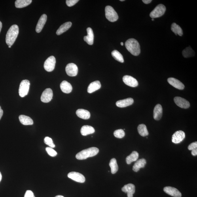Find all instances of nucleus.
Segmentation results:
<instances>
[{
	"mask_svg": "<svg viewBox=\"0 0 197 197\" xmlns=\"http://www.w3.org/2000/svg\"><path fill=\"white\" fill-rule=\"evenodd\" d=\"M19 32V27L16 25L10 27L6 35V42L8 46H12L15 42Z\"/></svg>",
	"mask_w": 197,
	"mask_h": 197,
	"instance_id": "nucleus-1",
	"label": "nucleus"
},
{
	"mask_svg": "<svg viewBox=\"0 0 197 197\" xmlns=\"http://www.w3.org/2000/svg\"><path fill=\"white\" fill-rule=\"evenodd\" d=\"M127 49L135 56L139 55L141 53L140 46L138 41L134 39H129L125 43Z\"/></svg>",
	"mask_w": 197,
	"mask_h": 197,
	"instance_id": "nucleus-2",
	"label": "nucleus"
},
{
	"mask_svg": "<svg viewBox=\"0 0 197 197\" xmlns=\"http://www.w3.org/2000/svg\"><path fill=\"white\" fill-rule=\"evenodd\" d=\"M99 152L98 148L91 147L82 150L76 154V157L78 160H83L97 155Z\"/></svg>",
	"mask_w": 197,
	"mask_h": 197,
	"instance_id": "nucleus-3",
	"label": "nucleus"
},
{
	"mask_svg": "<svg viewBox=\"0 0 197 197\" xmlns=\"http://www.w3.org/2000/svg\"><path fill=\"white\" fill-rule=\"evenodd\" d=\"M105 11L106 18L110 22H114L118 20V16L117 12L111 6H106Z\"/></svg>",
	"mask_w": 197,
	"mask_h": 197,
	"instance_id": "nucleus-4",
	"label": "nucleus"
},
{
	"mask_svg": "<svg viewBox=\"0 0 197 197\" xmlns=\"http://www.w3.org/2000/svg\"><path fill=\"white\" fill-rule=\"evenodd\" d=\"M166 10V6L162 4H159L150 12V17L154 19L160 17L165 14Z\"/></svg>",
	"mask_w": 197,
	"mask_h": 197,
	"instance_id": "nucleus-5",
	"label": "nucleus"
},
{
	"mask_svg": "<svg viewBox=\"0 0 197 197\" xmlns=\"http://www.w3.org/2000/svg\"><path fill=\"white\" fill-rule=\"evenodd\" d=\"M30 84L28 80H23L21 82L19 89V94L21 97H24L28 94Z\"/></svg>",
	"mask_w": 197,
	"mask_h": 197,
	"instance_id": "nucleus-6",
	"label": "nucleus"
},
{
	"mask_svg": "<svg viewBox=\"0 0 197 197\" xmlns=\"http://www.w3.org/2000/svg\"><path fill=\"white\" fill-rule=\"evenodd\" d=\"M56 63V59L54 56H51L46 59L44 64V69L49 72L52 71L55 68Z\"/></svg>",
	"mask_w": 197,
	"mask_h": 197,
	"instance_id": "nucleus-7",
	"label": "nucleus"
},
{
	"mask_svg": "<svg viewBox=\"0 0 197 197\" xmlns=\"http://www.w3.org/2000/svg\"><path fill=\"white\" fill-rule=\"evenodd\" d=\"M68 177L73 181L80 183H84L86 181L85 178L83 175L75 171L69 173L68 175Z\"/></svg>",
	"mask_w": 197,
	"mask_h": 197,
	"instance_id": "nucleus-8",
	"label": "nucleus"
},
{
	"mask_svg": "<svg viewBox=\"0 0 197 197\" xmlns=\"http://www.w3.org/2000/svg\"><path fill=\"white\" fill-rule=\"evenodd\" d=\"M65 71L69 76L73 77L77 75L78 68L77 66L75 63H69L65 68Z\"/></svg>",
	"mask_w": 197,
	"mask_h": 197,
	"instance_id": "nucleus-9",
	"label": "nucleus"
},
{
	"mask_svg": "<svg viewBox=\"0 0 197 197\" xmlns=\"http://www.w3.org/2000/svg\"><path fill=\"white\" fill-rule=\"evenodd\" d=\"M53 96L52 90L50 88H47L42 92L41 100L44 103H48L52 100Z\"/></svg>",
	"mask_w": 197,
	"mask_h": 197,
	"instance_id": "nucleus-10",
	"label": "nucleus"
},
{
	"mask_svg": "<svg viewBox=\"0 0 197 197\" xmlns=\"http://www.w3.org/2000/svg\"><path fill=\"white\" fill-rule=\"evenodd\" d=\"M123 81L125 84L129 86L135 87L138 86L137 80L132 76L125 75L123 77Z\"/></svg>",
	"mask_w": 197,
	"mask_h": 197,
	"instance_id": "nucleus-11",
	"label": "nucleus"
},
{
	"mask_svg": "<svg viewBox=\"0 0 197 197\" xmlns=\"http://www.w3.org/2000/svg\"><path fill=\"white\" fill-rule=\"evenodd\" d=\"M185 138V134L183 131H176L172 136V142L175 143H179L183 140Z\"/></svg>",
	"mask_w": 197,
	"mask_h": 197,
	"instance_id": "nucleus-12",
	"label": "nucleus"
},
{
	"mask_svg": "<svg viewBox=\"0 0 197 197\" xmlns=\"http://www.w3.org/2000/svg\"><path fill=\"white\" fill-rule=\"evenodd\" d=\"M174 100L175 103L180 107L187 109L190 107V103L189 101L182 97H176Z\"/></svg>",
	"mask_w": 197,
	"mask_h": 197,
	"instance_id": "nucleus-13",
	"label": "nucleus"
},
{
	"mask_svg": "<svg viewBox=\"0 0 197 197\" xmlns=\"http://www.w3.org/2000/svg\"><path fill=\"white\" fill-rule=\"evenodd\" d=\"M164 191L170 195L175 197H181L182 195L176 188L171 187H166L164 188Z\"/></svg>",
	"mask_w": 197,
	"mask_h": 197,
	"instance_id": "nucleus-14",
	"label": "nucleus"
},
{
	"mask_svg": "<svg viewBox=\"0 0 197 197\" xmlns=\"http://www.w3.org/2000/svg\"><path fill=\"white\" fill-rule=\"evenodd\" d=\"M169 83L175 88L179 90H183L185 86L184 84L179 80L173 77H170L168 79Z\"/></svg>",
	"mask_w": 197,
	"mask_h": 197,
	"instance_id": "nucleus-15",
	"label": "nucleus"
},
{
	"mask_svg": "<svg viewBox=\"0 0 197 197\" xmlns=\"http://www.w3.org/2000/svg\"><path fill=\"white\" fill-rule=\"evenodd\" d=\"M122 191L127 193L128 197H133V195L135 193V186L132 184H129L125 185L122 188Z\"/></svg>",
	"mask_w": 197,
	"mask_h": 197,
	"instance_id": "nucleus-16",
	"label": "nucleus"
},
{
	"mask_svg": "<svg viewBox=\"0 0 197 197\" xmlns=\"http://www.w3.org/2000/svg\"><path fill=\"white\" fill-rule=\"evenodd\" d=\"M87 35L85 36L84 40L88 45H92L94 43V35L92 29L90 27H88L87 29Z\"/></svg>",
	"mask_w": 197,
	"mask_h": 197,
	"instance_id": "nucleus-17",
	"label": "nucleus"
},
{
	"mask_svg": "<svg viewBox=\"0 0 197 197\" xmlns=\"http://www.w3.org/2000/svg\"><path fill=\"white\" fill-rule=\"evenodd\" d=\"M47 18V16L45 14L42 15L40 18L36 27L35 30L37 33H39L42 31L45 24Z\"/></svg>",
	"mask_w": 197,
	"mask_h": 197,
	"instance_id": "nucleus-18",
	"label": "nucleus"
},
{
	"mask_svg": "<svg viewBox=\"0 0 197 197\" xmlns=\"http://www.w3.org/2000/svg\"><path fill=\"white\" fill-rule=\"evenodd\" d=\"M134 100L132 98H128L123 100L118 101L116 102V106L119 107L124 108L132 105Z\"/></svg>",
	"mask_w": 197,
	"mask_h": 197,
	"instance_id": "nucleus-19",
	"label": "nucleus"
},
{
	"mask_svg": "<svg viewBox=\"0 0 197 197\" xmlns=\"http://www.w3.org/2000/svg\"><path fill=\"white\" fill-rule=\"evenodd\" d=\"M162 115V105L157 104L154 108L153 117L154 119L158 120L161 119Z\"/></svg>",
	"mask_w": 197,
	"mask_h": 197,
	"instance_id": "nucleus-20",
	"label": "nucleus"
},
{
	"mask_svg": "<svg viewBox=\"0 0 197 197\" xmlns=\"http://www.w3.org/2000/svg\"><path fill=\"white\" fill-rule=\"evenodd\" d=\"M60 87L62 92L66 94H69L73 90V87L71 84L65 80L61 82Z\"/></svg>",
	"mask_w": 197,
	"mask_h": 197,
	"instance_id": "nucleus-21",
	"label": "nucleus"
},
{
	"mask_svg": "<svg viewBox=\"0 0 197 197\" xmlns=\"http://www.w3.org/2000/svg\"><path fill=\"white\" fill-rule=\"evenodd\" d=\"M76 114L78 117L84 120H88L91 116L90 112L83 109H78L76 111Z\"/></svg>",
	"mask_w": 197,
	"mask_h": 197,
	"instance_id": "nucleus-22",
	"label": "nucleus"
},
{
	"mask_svg": "<svg viewBox=\"0 0 197 197\" xmlns=\"http://www.w3.org/2000/svg\"><path fill=\"white\" fill-rule=\"evenodd\" d=\"M101 85L99 81H95L91 82L88 86L87 89V91L89 93H92L101 88Z\"/></svg>",
	"mask_w": 197,
	"mask_h": 197,
	"instance_id": "nucleus-23",
	"label": "nucleus"
},
{
	"mask_svg": "<svg viewBox=\"0 0 197 197\" xmlns=\"http://www.w3.org/2000/svg\"><path fill=\"white\" fill-rule=\"evenodd\" d=\"M147 162L144 158L141 159L137 160L133 167V170L135 172H137L141 168H144Z\"/></svg>",
	"mask_w": 197,
	"mask_h": 197,
	"instance_id": "nucleus-24",
	"label": "nucleus"
},
{
	"mask_svg": "<svg viewBox=\"0 0 197 197\" xmlns=\"http://www.w3.org/2000/svg\"><path fill=\"white\" fill-rule=\"evenodd\" d=\"M95 132V129L91 126L84 125L82 126L80 130L82 135L86 136L90 134H93Z\"/></svg>",
	"mask_w": 197,
	"mask_h": 197,
	"instance_id": "nucleus-25",
	"label": "nucleus"
},
{
	"mask_svg": "<svg viewBox=\"0 0 197 197\" xmlns=\"http://www.w3.org/2000/svg\"><path fill=\"white\" fill-rule=\"evenodd\" d=\"M19 119L21 123L24 125H31L34 123L33 120L28 116L21 115L19 116Z\"/></svg>",
	"mask_w": 197,
	"mask_h": 197,
	"instance_id": "nucleus-26",
	"label": "nucleus"
},
{
	"mask_svg": "<svg viewBox=\"0 0 197 197\" xmlns=\"http://www.w3.org/2000/svg\"><path fill=\"white\" fill-rule=\"evenodd\" d=\"M72 23L71 22H67L61 25L56 31V34L60 35L70 28Z\"/></svg>",
	"mask_w": 197,
	"mask_h": 197,
	"instance_id": "nucleus-27",
	"label": "nucleus"
},
{
	"mask_svg": "<svg viewBox=\"0 0 197 197\" xmlns=\"http://www.w3.org/2000/svg\"><path fill=\"white\" fill-rule=\"evenodd\" d=\"M31 0H16L15 6L17 8H22L26 7L32 2Z\"/></svg>",
	"mask_w": 197,
	"mask_h": 197,
	"instance_id": "nucleus-28",
	"label": "nucleus"
},
{
	"mask_svg": "<svg viewBox=\"0 0 197 197\" xmlns=\"http://www.w3.org/2000/svg\"><path fill=\"white\" fill-rule=\"evenodd\" d=\"M139 157V154L136 151H133L126 158L127 164H130L131 162L136 161Z\"/></svg>",
	"mask_w": 197,
	"mask_h": 197,
	"instance_id": "nucleus-29",
	"label": "nucleus"
},
{
	"mask_svg": "<svg viewBox=\"0 0 197 197\" xmlns=\"http://www.w3.org/2000/svg\"><path fill=\"white\" fill-rule=\"evenodd\" d=\"M171 30L176 35L181 36L183 35V31L181 27L175 23H173L171 25Z\"/></svg>",
	"mask_w": 197,
	"mask_h": 197,
	"instance_id": "nucleus-30",
	"label": "nucleus"
},
{
	"mask_svg": "<svg viewBox=\"0 0 197 197\" xmlns=\"http://www.w3.org/2000/svg\"><path fill=\"white\" fill-rule=\"evenodd\" d=\"M138 131L139 134L143 137L147 136L149 135L147 126L145 124H139L138 127Z\"/></svg>",
	"mask_w": 197,
	"mask_h": 197,
	"instance_id": "nucleus-31",
	"label": "nucleus"
},
{
	"mask_svg": "<svg viewBox=\"0 0 197 197\" xmlns=\"http://www.w3.org/2000/svg\"><path fill=\"white\" fill-rule=\"evenodd\" d=\"M182 54H183L184 58H188L194 56L195 55V52L191 47L189 46V47L186 48L185 49L183 50Z\"/></svg>",
	"mask_w": 197,
	"mask_h": 197,
	"instance_id": "nucleus-32",
	"label": "nucleus"
},
{
	"mask_svg": "<svg viewBox=\"0 0 197 197\" xmlns=\"http://www.w3.org/2000/svg\"><path fill=\"white\" fill-rule=\"evenodd\" d=\"M111 54L112 56L115 60L120 63H123L124 62V60L123 56L118 50H113L111 53Z\"/></svg>",
	"mask_w": 197,
	"mask_h": 197,
	"instance_id": "nucleus-33",
	"label": "nucleus"
},
{
	"mask_svg": "<svg viewBox=\"0 0 197 197\" xmlns=\"http://www.w3.org/2000/svg\"><path fill=\"white\" fill-rule=\"evenodd\" d=\"M111 168V172L113 174H115L118 170V167L115 158H113L110 160L109 164Z\"/></svg>",
	"mask_w": 197,
	"mask_h": 197,
	"instance_id": "nucleus-34",
	"label": "nucleus"
},
{
	"mask_svg": "<svg viewBox=\"0 0 197 197\" xmlns=\"http://www.w3.org/2000/svg\"><path fill=\"white\" fill-rule=\"evenodd\" d=\"M114 136L118 138H123L125 136L124 131L122 129H118L114 131Z\"/></svg>",
	"mask_w": 197,
	"mask_h": 197,
	"instance_id": "nucleus-35",
	"label": "nucleus"
},
{
	"mask_svg": "<svg viewBox=\"0 0 197 197\" xmlns=\"http://www.w3.org/2000/svg\"><path fill=\"white\" fill-rule=\"evenodd\" d=\"M44 142L46 145H48L50 148H53L55 147V145L54 144L52 139L49 137H45L44 138Z\"/></svg>",
	"mask_w": 197,
	"mask_h": 197,
	"instance_id": "nucleus-36",
	"label": "nucleus"
},
{
	"mask_svg": "<svg viewBox=\"0 0 197 197\" xmlns=\"http://www.w3.org/2000/svg\"><path fill=\"white\" fill-rule=\"evenodd\" d=\"M46 152L50 156L52 157H54L57 155V152L53 149L52 148L50 147H47L46 148Z\"/></svg>",
	"mask_w": 197,
	"mask_h": 197,
	"instance_id": "nucleus-37",
	"label": "nucleus"
},
{
	"mask_svg": "<svg viewBox=\"0 0 197 197\" xmlns=\"http://www.w3.org/2000/svg\"><path fill=\"white\" fill-rule=\"evenodd\" d=\"M79 1V0H67L66 1V3L67 5L69 7H71V6L75 5Z\"/></svg>",
	"mask_w": 197,
	"mask_h": 197,
	"instance_id": "nucleus-38",
	"label": "nucleus"
},
{
	"mask_svg": "<svg viewBox=\"0 0 197 197\" xmlns=\"http://www.w3.org/2000/svg\"><path fill=\"white\" fill-rule=\"evenodd\" d=\"M197 148V142H195L190 144L188 147V149L190 150L196 149Z\"/></svg>",
	"mask_w": 197,
	"mask_h": 197,
	"instance_id": "nucleus-39",
	"label": "nucleus"
},
{
	"mask_svg": "<svg viewBox=\"0 0 197 197\" xmlns=\"http://www.w3.org/2000/svg\"><path fill=\"white\" fill-rule=\"evenodd\" d=\"M24 197H35V196L31 190H27L25 193Z\"/></svg>",
	"mask_w": 197,
	"mask_h": 197,
	"instance_id": "nucleus-40",
	"label": "nucleus"
},
{
	"mask_svg": "<svg viewBox=\"0 0 197 197\" xmlns=\"http://www.w3.org/2000/svg\"><path fill=\"white\" fill-rule=\"evenodd\" d=\"M193 156H196L197 155V149H194L192 150L191 152Z\"/></svg>",
	"mask_w": 197,
	"mask_h": 197,
	"instance_id": "nucleus-41",
	"label": "nucleus"
},
{
	"mask_svg": "<svg viewBox=\"0 0 197 197\" xmlns=\"http://www.w3.org/2000/svg\"><path fill=\"white\" fill-rule=\"evenodd\" d=\"M152 1V0H143V2L146 4H149L151 3Z\"/></svg>",
	"mask_w": 197,
	"mask_h": 197,
	"instance_id": "nucleus-42",
	"label": "nucleus"
},
{
	"mask_svg": "<svg viewBox=\"0 0 197 197\" xmlns=\"http://www.w3.org/2000/svg\"><path fill=\"white\" fill-rule=\"evenodd\" d=\"M3 113V110L2 109L1 107L0 106V120H1L2 116Z\"/></svg>",
	"mask_w": 197,
	"mask_h": 197,
	"instance_id": "nucleus-43",
	"label": "nucleus"
},
{
	"mask_svg": "<svg viewBox=\"0 0 197 197\" xmlns=\"http://www.w3.org/2000/svg\"><path fill=\"white\" fill-rule=\"evenodd\" d=\"M2 27V23L1 22V21H0V33H1Z\"/></svg>",
	"mask_w": 197,
	"mask_h": 197,
	"instance_id": "nucleus-44",
	"label": "nucleus"
},
{
	"mask_svg": "<svg viewBox=\"0 0 197 197\" xmlns=\"http://www.w3.org/2000/svg\"><path fill=\"white\" fill-rule=\"evenodd\" d=\"M2 179V176L1 172H0V182L1 181Z\"/></svg>",
	"mask_w": 197,
	"mask_h": 197,
	"instance_id": "nucleus-45",
	"label": "nucleus"
},
{
	"mask_svg": "<svg viewBox=\"0 0 197 197\" xmlns=\"http://www.w3.org/2000/svg\"><path fill=\"white\" fill-rule=\"evenodd\" d=\"M55 197H63V196L62 195H57Z\"/></svg>",
	"mask_w": 197,
	"mask_h": 197,
	"instance_id": "nucleus-46",
	"label": "nucleus"
},
{
	"mask_svg": "<svg viewBox=\"0 0 197 197\" xmlns=\"http://www.w3.org/2000/svg\"><path fill=\"white\" fill-rule=\"evenodd\" d=\"M120 44H121V45L122 46H123L124 45L123 42H121V43H120Z\"/></svg>",
	"mask_w": 197,
	"mask_h": 197,
	"instance_id": "nucleus-47",
	"label": "nucleus"
},
{
	"mask_svg": "<svg viewBox=\"0 0 197 197\" xmlns=\"http://www.w3.org/2000/svg\"><path fill=\"white\" fill-rule=\"evenodd\" d=\"M120 1L122 2V1H124V0H120Z\"/></svg>",
	"mask_w": 197,
	"mask_h": 197,
	"instance_id": "nucleus-48",
	"label": "nucleus"
},
{
	"mask_svg": "<svg viewBox=\"0 0 197 197\" xmlns=\"http://www.w3.org/2000/svg\"><path fill=\"white\" fill-rule=\"evenodd\" d=\"M8 48H11V46H8Z\"/></svg>",
	"mask_w": 197,
	"mask_h": 197,
	"instance_id": "nucleus-49",
	"label": "nucleus"
},
{
	"mask_svg": "<svg viewBox=\"0 0 197 197\" xmlns=\"http://www.w3.org/2000/svg\"><path fill=\"white\" fill-rule=\"evenodd\" d=\"M152 21H154V18H152Z\"/></svg>",
	"mask_w": 197,
	"mask_h": 197,
	"instance_id": "nucleus-50",
	"label": "nucleus"
}]
</instances>
